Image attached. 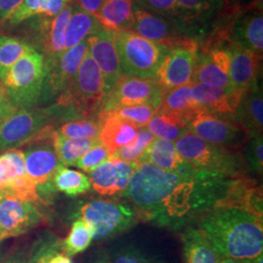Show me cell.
Masks as SVG:
<instances>
[{
    "mask_svg": "<svg viewBox=\"0 0 263 263\" xmlns=\"http://www.w3.org/2000/svg\"><path fill=\"white\" fill-rule=\"evenodd\" d=\"M45 108H21L12 104L0 114V151L19 148L52 121Z\"/></svg>",
    "mask_w": 263,
    "mask_h": 263,
    "instance_id": "cell-8",
    "label": "cell"
},
{
    "mask_svg": "<svg viewBox=\"0 0 263 263\" xmlns=\"http://www.w3.org/2000/svg\"><path fill=\"white\" fill-rule=\"evenodd\" d=\"M98 116L101 119L99 139L110 155L130 143L139 131L135 124L123 120L111 113L101 111Z\"/></svg>",
    "mask_w": 263,
    "mask_h": 263,
    "instance_id": "cell-26",
    "label": "cell"
},
{
    "mask_svg": "<svg viewBox=\"0 0 263 263\" xmlns=\"http://www.w3.org/2000/svg\"><path fill=\"white\" fill-rule=\"evenodd\" d=\"M73 0H24L3 25L17 27L35 17L54 18Z\"/></svg>",
    "mask_w": 263,
    "mask_h": 263,
    "instance_id": "cell-31",
    "label": "cell"
},
{
    "mask_svg": "<svg viewBox=\"0 0 263 263\" xmlns=\"http://www.w3.org/2000/svg\"><path fill=\"white\" fill-rule=\"evenodd\" d=\"M164 95L155 78L123 74L106 96L102 111L139 104H151L158 109Z\"/></svg>",
    "mask_w": 263,
    "mask_h": 263,
    "instance_id": "cell-11",
    "label": "cell"
},
{
    "mask_svg": "<svg viewBox=\"0 0 263 263\" xmlns=\"http://www.w3.org/2000/svg\"><path fill=\"white\" fill-rule=\"evenodd\" d=\"M106 96L102 72L87 50L74 79L47 109L53 120L94 118L102 111Z\"/></svg>",
    "mask_w": 263,
    "mask_h": 263,
    "instance_id": "cell-3",
    "label": "cell"
},
{
    "mask_svg": "<svg viewBox=\"0 0 263 263\" xmlns=\"http://www.w3.org/2000/svg\"><path fill=\"white\" fill-rule=\"evenodd\" d=\"M132 31L168 49L184 41L193 40L188 37L183 28L176 21L155 14L136 4H134Z\"/></svg>",
    "mask_w": 263,
    "mask_h": 263,
    "instance_id": "cell-14",
    "label": "cell"
},
{
    "mask_svg": "<svg viewBox=\"0 0 263 263\" xmlns=\"http://www.w3.org/2000/svg\"><path fill=\"white\" fill-rule=\"evenodd\" d=\"M251 263H263V254L259 255L257 258H255L254 261H252Z\"/></svg>",
    "mask_w": 263,
    "mask_h": 263,
    "instance_id": "cell-55",
    "label": "cell"
},
{
    "mask_svg": "<svg viewBox=\"0 0 263 263\" xmlns=\"http://www.w3.org/2000/svg\"><path fill=\"white\" fill-rule=\"evenodd\" d=\"M104 29L97 17L78 8L74 4L65 30V49L74 47L86 38Z\"/></svg>",
    "mask_w": 263,
    "mask_h": 263,
    "instance_id": "cell-32",
    "label": "cell"
},
{
    "mask_svg": "<svg viewBox=\"0 0 263 263\" xmlns=\"http://www.w3.org/2000/svg\"><path fill=\"white\" fill-rule=\"evenodd\" d=\"M94 240V230L83 219H77L71 226L70 232L64 242L62 249L67 256H73L83 253Z\"/></svg>",
    "mask_w": 263,
    "mask_h": 263,
    "instance_id": "cell-36",
    "label": "cell"
},
{
    "mask_svg": "<svg viewBox=\"0 0 263 263\" xmlns=\"http://www.w3.org/2000/svg\"><path fill=\"white\" fill-rule=\"evenodd\" d=\"M58 134L66 139H99L101 132V119L94 118L78 119L64 123Z\"/></svg>",
    "mask_w": 263,
    "mask_h": 263,
    "instance_id": "cell-39",
    "label": "cell"
},
{
    "mask_svg": "<svg viewBox=\"0 0 263 263\" xmlns=\"http://www.w3.org/2000/svg\"><path fill=\"white\" fill-rule=\"evenodd\" d=\"M42 219L35 204L0 192V242L27 233Z\"/></svg>",
    "mask_w": 263,
    "mask_h": 263,
    "instance_id": "cell-15",
    "label": "cell"
},
{
    "mask_svg": "<svg viewBox=\"0 0 263 263\" xmlns=\"http://www.w3.org/2000/svg\"><path fill=\"white\" fill-rule=\"evenodd\" d=\"M230 118L237 123L250 138L262 135V90L258 83L243 95L236 112Z\"/></svg>",
    "mask_w": 263,
    "mask_h": 263,
    "instance_id": "cell-24",
    "label": "cell"
},
{
    "mask_svg": "<svg viewBox=\"0 0 263 263\" xmlns=\"http://www.w3.org/2000/svg\"><path fill=\"white\" fill-rule=\"evenodd\" d=\"M24 0H0V25L9 18Z\"/></svg>",
    "mask_w": 263,
    "mask_h": 263,
    "instance_id": "cell-47",
    "label": "cell"
},
{
    "mask_svg": "<svg viewBox=\"0 0 263 263\" xmlns=\"http://www.w3.org/2000/svg\"><path fill=\"white\" fill-rule=\"evenodd\" d=\"M2 189H3V184H2V179H1V177H0V192L2 191Z\"/></svg>",
    "mask_w": 263,
    "mask_h": 263,
    "instance_id": "cell-57",
    "label": "cell"
},
{
    "mask_svg": "<svg viewBox=\"0 0 263 263\" xmlns=\"http://www.w3.org/2000/svg\"><path fill=\"white\" fill-rule=\"evenodd\" d=\"M181 241L185 263H220L224 258L200 228H186Z\"/></svg>",
    "mask_w": 263,
    "mask_h": 263,
    "instance_id": "cell-28",
    "label": "cell"
},
{
    "mask_svg": "<svg viewBox=\"0 0 263 263\" xmlns=\"http://www.w3.org/2000/svg\"><path fill=\"white\" fill-rule=\"evenodd\" d=\"M156 111H157V108L151 104H139V105L120 107L110 111H104V112L111 113L123 120L135 124L140 129V128L146 127V125L151 121V118L154 116Z\"/></svg>",
    "mask_w": 263,
    "mask_h": 263,
    "instance_id": "cell-41",
    "label": "cell"
},
{
    "mask_svg": "<svg viewBox=\"0 0 263 263\" xmlns=\"http://www.w3.org/2000/svg\"><path fill=\"white\" fill-rule=\"evenodd\" d=\"M175 145L180 157L199 171L229 179L245 177L247 174L246 161L238 152L209 143L191 132L181 136Z\"/></svg>",
    "mask_w": 263,
    "mask_h": 263,
    "instance_id": "cell-4",
    "label": "cell"
},
{
    "mask_svg": "<svg viewBox=\"0 0 263 263\" xmlns=\"http://www.w3.org/2000/svg\"><path fill=\"white\" fill-rule=\"evenodd\" d=\"M88 50L87 38L61 56L45 59V76L39 104H49L62 94L74 79Z\"/></svg>",
    "mask_w": 263,
    "mask_h": 263,
    "instance_id": "cell-9",
    "label": "cell"
},
{
    "mask_svg": "<svg viewBox=\"0 0 263 263\" xmlns=\"http://www.w3.org/2000/svg\"><path fill=\"white\" fill-rule=\"evenodd\" d=\"M26 174L25 156L21 149L13 148L0 155V177L3 184L2 191L14 179Z\"/></svg>",
    "mask_w": 263,
    "mask_h": 263,
    "instance_id": "cell-40",
    "label": "cell"
},
{
    "mask_svg": "<svg viewBox=\"0 0 263 263\" xmlns=\"http://www.w3.org/2000/svg\"><path fill=\"white\" fill-rule=\"evenodd\" d=\"M90 263H111L110 255L105 251H101L96 254Z\"/></svg>",
    "mask_w": 263,
    "mask_h": 263,
    "instance_id": "cell-51",
    "label": "cell"
},
{
    "mask_svg": "<svg viewBox=\"0 0 263 263\" xmlns=\"http://www.w3.org/2000/svg\"><path fill=\"white\" fill-rule=\"evenodd\" d=\"M155 139L156 138L147 130L146 127L140 128L136 138L127 145L115 151L109 158L121 160L127 163L138 165Z\"/></svg>",
    "mask_w": 263,
    "mask_h": 263,
    "instance_id": "cell-38",
    "label": "cell"
},
{
    "mask_svg": "<svg viewBox=\"0 0 263 263\" xmlns=\"http://www.w3.org/2000/svg\"><path fill=\"white\" fill-rule=\"evenodd\" d=\"M133 2L144 9L176 21V0H133Z\"/></svg>",
    "mask_w": 263,
    "mask_h": 263,
    "instance_id": "cell-46",
    "label": "cell"
},
{
    "mask_svg": "<svg viewBox=\"0 0 263 263\" xmlns=\"http://www.w3.org/2000/svg\"><path fill=\"white\" fill-rule=\"evenodd\" d=\"M110 154L104 147L103 143H100L87 151L82 157L76 161L74 166L82 170L85 173L90 174L98 166L109 159Z\"/></svg>",
    "mask_w": 263,
    "mask_h": 263,
    "instance_id": "cell-44",
    "label": "cell"
},
{
    "mask_svg": "<svg viewBox=\"0 0 263 263\" xmlns=\"http://www.w3.org/2000/svg\"><path fill=\"white\" fill-rule=\"evenodd\" d=\"M244 159L247 166L256 174H262L263 140L262 135L251 138L246 151Z\"/></svg>",
    "mask_w": 263,
    "mask_h": 263,
    "instance_id": "cell-45",
    "label": "cell"
},
{
    "mask_svg": "<svg viewBox=\"0 0 263 263\" xmlns=\"http://www.w3.org/2000/svg\"><path fill=\"white\" fill-rule=\"evenodd\" d=\"M143 162H151L159 169L171 173L187 174L195 170L180 157L173 141L157 138L152 141L139 164Z\"/></svg>",
    "mask_w": 263,
    "mask_h": 263,
    "instance_id": "cell-27",
    "label": "cell"
},
{
    "mask_svg": "<svg viewBox=\"0 0 263 263\" xmlns=\"http://www.w3.org/2000/svg\"><path fill=\"white\" fill-rule=\"evenodd\" d=\"M13 104L10 100L7 90L2 81L0 80V114L3 112L9 105Z\"/></svg>",
    "mask_w": 263,
    "mask_h": 263,
    "instance_id": "cell-49",
    "label": "cell"
},
{
    "mask_svg": "<svg viewBox=\"0 0 263 263\" xmlns=\"http://www.w3.org/2000/svg\"><path fill=\"white\" fill-rule=\"evenodd\" d=\"M88 54L99 66L107 94L123 76L114 31L103 29L87 38Z\"/></svg>",
    "mask_w": 263,
    "mask_h": 263,
    "instance_id": "cell-18",
    "label": "cell"
},
{
    "mask_svg": "<svg viewBox=\"0 0 263 263\" xmlns=\"http://www.w3.org/2000/svg\"><path fill=\"white\" fill-rule=\"evenodd\" d=\"M215 207L235 208L262 217V188L247 176L232 179Z\"/></svg>",
    "mask_w": 263,
    "mask_h": 263,
    "instance_id": "cell-23",
    "label": "cell"
},
{
    "mask_svg": "<svg viewBox=\"0 0 263 263\" xmlns=\"http://www.w3.org/2000/svg\"><path fill=\"white\" fill-rule=\"evenodd\" d=\"M188 131L203 141L228 148L236 145L244 136V130L230 117L209 113L202 109L189 121Z\"/></svg>",
    "mask_w": 263,
    "mask_h": 263,
    "instance_id": "cell-16",
    "label": "cell"
},
{
    "mask_svg": "<svg viewBox=\"0 0 263 263\" xmlns=\"http://www.w3.org/2000/svg\"><path fill=\"white\" fill-rule=\"evenodd\" d=\"M220 263H251L250 261H244V260H237L232 258H223Z\"/></svg>",
    "mask_w": 263,
    "mask_h": 263,
    "instance_id": "cell-54",
    "label": "cell"
},
{
    "mask_svg": "<svg viewBox=\"0 0 263 263\" xmlns=\"http://www.w3.org/2000/svg\"><path fill=\"white\" fill-rule=\"evenodd\" d=\"M81 219L94 230V239L102 241L120 234L140 219L136 208L110 200H93L80 208Z\"/></svg>",
    "mask_w": 263,
    "mask_h": 263,
    "instance_id": "cell-7",
    "label": "cell"
},
{
    "mask_svg": "<svg viewBox=\"0 0 263 263\" xmlns=\"http://www.w3.org/2000/svg\"><path fill=\"white\" fill-rule=\"evenodd\" d=\"M48 263H72L69 256H67L66 254L58 253L55 254Z\"/></svg>",
    "mask_w": 263,
    "mask_h": 263,
    "instance_id": "cell-52",
    "label": "cell"
},
{
    "mask_svg": "<svg viewBox=\"0 0 263 263\" xmlns=\"http://www.w3.org/2000/svg\"><path fill=\"white\" fill-rule=\"evenodd\" d=\"M114 34L123 74L154 78L168 48L132 30L116 31Z\"/></svg>",
    "mask_w": 263,
    "mask_h": 263,
    "instance_id": "cell-6",
    "label": "cell"
},
{
    "mask_svg": "<svg viewBox=\"0 0 263 263\" xmlns=\"http://www.w3.org/2000/svg\"><path fill=\"white\" fill-rule=\"evenodd\" d=\"M61 250L62 243L57 238L53 236L43 237L33 245L28 255V263H48Z\"/></svg>",
    "mask_w": 263,
    "mask_h": 263,
    "instance_id": "cell-42",
    "label": "cell"
},
{
    "mask_svg": "<svg viewBox=\"0 0 263 263\" xmlns=\"http://www.w3.org/2000/svg\"><path fill=\"white\" fill-rule=\"evenodd\" d=\"M31 49L33 48L24 38L0 35V80L10 67Z\"/></svg>",
    "mask_w": 263,
    "mask_h": 263,
    "instance_id": "cell-37",
    "label": "cell"
},
{
    "mask_svg": "<svg viewBox=\"0 0 263 263\" xmlns=\"http://www.w3.org/2000/svg\"><path fill=\"white\" fill-rule=\"evenodd\" d=\"M53 144L54 141H28L21 146L24 148L21 151L25 156L26 172L35 183L42 202H44V198L49 197L55 191L53 178L62 165Z\"/></svg>",
    "mask_w": 263,
    "mask_h": 263,
    "instance_id": "cell-13",
    "label": "cell"
},
{
    "mask_svg": "<svg viewBox=\"0 0 263 263\" xmlns=\"http://www.w3.org/2000/svg\"><path fill=\"white\" fill-rule=\"evenodd\" d=\"M221 3V0H176V22L188 37L200 43L206 36Z\"/></svg>",
    "mask_w": 263,
    "mask_h": 263,
    "instance_id": "cell-17",
    "label": "cell"
},
{
    "mask_svg": "<svg viewBox=\"0 0 263 263\" xmlns=\"http://www.w3.org/2000/svg\"><path fill=\"white\" fill-rule=\"evenodd\" d=\"M226 49L230 57V86L235 91L246 93L257 84L262 57L236 42H230Z\"/></svg>",
    "mask_w": 263,
    "mask_h": 263,
    "instance_id": "cell-20",
    "label": "cell"
},
{
    "mask_svg": "<svg viewBox=\"0 0 263 263\" xmlns=\"http://www.w3.org/2000/svg\"><path fill=\"white\" fill-rule=\"evenodd\" d=\"M96 17L104 29L114 32L132 30L134 2L133 0H105Z\"/></svg>",
    "mask_w": 263,
    "mask_h": 263,
    "instance_id": "cell-29",
    "label": "cell"
},
{
    "mask_svg": "<svg viewBox=\"0 0 263 263\" xmlns=\"http://www.w3.org/2000/svg\"><path fill=\"white\" fill-rule=\"evenodd\" d=\"M74 8V3H70L54 18L35 17L31 18L26 30L27 39H24L35 49L44 59L61 56L65 49V30L67 22ZM30 20V19H29Z\"/></svg>",
    "mask_w": 263,
    "mask_h": 263,
    "instance_id": "cell-10",
    "label": "cell"
},
{
    "mask_svg": "<svg viewBox=\"0 0 263 263\" xmlns=\"http://www.w3.org/2000/svg\"><path fill=\"white\" fill-rule=\"evenodd\" d=\"M246 8L248 10H254V11L262 12L263 0H252L250 3L246 4Z\"/></svg>",
    "mask_w": 263,
    "mask_h": 263,
    "instance_id": "cell-53",
    "label": "cell"
},
{
    "mask_svg": "<svg viewBox=\"0 0 263 263\" xmlns=\"http://www.w3.org/2000/svg\"><path fill=\"white\" fill-rule=\"evenodd\" d=\"M146 128L155 138L171 141H177L188 132L187 125L179 117L160 110L154 114Z\"/></svg>",
    "mask_w": 263,
    "mask_h": 263,
    "instance_id": "cell-34",
    "label": "cell"
},
{
    "mask_svg": "<svg viewBox=\"0 0 263 263\" xmlns=\"http://www.w3.org/2000/svg\"><path fill=\"white\" fill-rule=\"evenodd\" d=\"M44 76V56L31 49L10 67L1 81L13 104L21 108H33L39 104Z\"/></svg>",
    "mask_w": 263,
    "mask_h": 263,
    "instance_id": "cell-5",
    "label": "cell"
},
{
    "mask_svg": "<svg viewBox=\"0 0 263 263\" xmlns=\"http://www.w3.org/2000/svg\"><path fill=\"white\" fill-rule=\"evenodd\" d=\"M137 165L109 158L90 173L91 186L100 195L113 197L124 194Z\"/></svg>",
    "mask_w": 263,
    "mask_h": 263,
    "instance_id": "cell-19",
    "label": "cell"
},
{
    "mask_svg": "<svg viewBox=\"0 0 263 263\" xmlns=\"http://www.w3.org/2000/svg\"><path fill=\"white\" fill-rule=\"evenodd\" d=\"M224 258L254 261L263 254L262 217L235 208L215 207L199 227Z\"/></svg>",
    "mask_w": 263,
    "mask_h": 263,
    "instance_id": "cell-2",
    "label": "cell"
},
{
    "mask_svg": "<svg viewBox=\"0 0 263 263\" xmlns=\"http://www.w3.org/2000/svg\"><path fill=\"white\" fill-rule=\"evenodd\" d=\"M53 184L55 189L71 197L85 194L91 188L89 177L81 172L67 169L63 165L57 170Z\"/></svg>",
    "mask_w": 263,
    "mask_h": 263,
    "instance_id": "cell-35",
    "label": "cell"
},
{
    "mask_svg": "<svg viewBox=\"0 0 263 263\" xmlns=\"http://www.w3.org/2000/svg\"><path fill=\"white\" fill-rule=\"evenodd\" d=\"M232 42L262 57V12L245 8L236 18L232 29Z\"/></svg>",
    "mask_w": 263,
    "mask_h": 263,
    "instance_id": "cell-25",
    "label": "cell"
},
{
    "mask_svg": "<svg viewBox=\"0 0 263 263\" xmlns=\"http://www.w3.org/2000/svg\"><path fill=\"white\" fill-rule=\"evenodd\" d=\"M104 1L105 0H73V3L78 8L96 16L103 6Z\"/></svg>",
    "mask_w": 263,
    "mask_h": 263,
    "instance_id": "cell-48",
    "label": "cell"
},
{
    "mask_svg": "<svg viewBox=\"0 0 263 263\" xmlns=\"http://www.w3.org/2000/svg\"><path fill=\"white\" fill-rule=\"evenodd\" d=\"M227 1H230V2H232V3H236V4H241L242 2H241V0H227Z\"/></svg>",
    "mask_w": 263,
    "mask_h": 263,
    "instance_id": "cell-56",
    "label": "cell"
},
{
    "mask_svg": "<svg viewBox=\"0 0 263 263\" xmlns=\"http://www.w3.org/2000/svg\"><path fill=\"white\" fill-rule=\"evenodd\" d=\"M191 93L205 111L226 117H231L236 112L245 94L203 83H192Z\"/></svg>",
    "mask_w": 263,
    "mask_h": 263,
    "instance_id": "cell-22",
    "label": "cell"
},
{
    "mask_svg": "<svg viewBox=\"0 0 263 263\" xmlns=\"http://www.w3.org/2000/svg\"><path fill=\"white\" fill-rule=\"evenodd\" d=\"M191 84L178 87L167 92L157 110L173 114L187 125L189 121L203 108L194 101Z\"/></svg>",
    "mask_w": 263,
    "mask_h": 263,
    "instance_id": "cell-30",
    "label": "cell"
},
{
    "mask_svg": "<svg viewBox=\"0 0 263 263\" xmlns=\"http://www.w3.org/2000/svg\"><path fill=\"white\" fill-rule=\"evenodd\" d=\"M198 47L197 41L187 40L168 49L154 77L165 94L191 83Z\"/></svg>",
    "mask_w": 263,
    "mask_h": 263,
    "instance_id": "cell-12",
    "label": "cell"
},
{
    "mask_svg": "<svg viewBox=\"0 0 263 263\" xmlns=\"http://www.w3.org/2000/svg\"><path fill=\"white\" fill-rule=\"evenodd\" d=\"M28 254L23 252L12 254L3 263H28Z\"/></svg>",
    "mask_w": 263,
    "mask_h": 263,
    "instance_id": "cell-50",
    "label": "cell"
},
{
    "mask_svg": "<svg viewBox=\"0 0 263 263\" xmlns=\"http://www.w3.org/2000/svg\"><path fill=\"white\" fill-rule=\"evenodd\" d=\"M232 179L196 169L171 173L143 162L137 165L124 195L140 219L179 230L215 207Z\"/></svg>",
    "mask_w": 263,
    "mask_h": 263,
    "instance_id": "cell-1",
    "label": "cell"
},
{
    "mask_svg": "<svg viewBox=\"0 0 263 263\" xmlns=\"http://www.w3.org/2000/svg\"><path fill=\"white\" fill-rule=\"evenodd\" d=\"M230 57L226 48H213L198 52L191 83H203L233 90L229 82Z\"/></svg>",
    "mask_w": 263,
    "mask_h": 263,
    "instance_id": "cell-21",
    "label": "cell"
},
{
    "mask_svg": "<svg viewBox=\"0 0 263 263\" xmlns=\"http://www.w3.org/2000/svg\"><path fill=\"white\" fill-rule=\"evenodd\" d=\"M100 143V139H66L58 134L53 145L63 166H74L77 160Z\"/></svg>",
    "mask_w": 263,
    "mask_h": 263,
    "instance_id": "cell-33",
    "label": "cell"
},
{
    "mask_svg": "<svg viewBox=\"0 0 263 263\" xmlns=\"http://www.w3.org/2000/svg\"><path fill=\"white\" fill-rule=\"evenodd\" d=\"M111 263H161L158 258L145 254L134 246H125L110 255Z\"/></svg>",
    "mask_w": 263,
    "mask_h": 263,
    "instance_id": "cell-43",
    "label": "cell"
}]
</instances>
